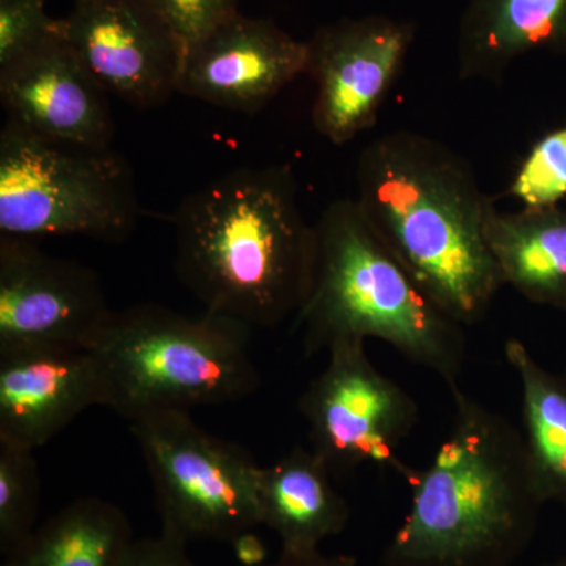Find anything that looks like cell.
<instances>
[{
    "mask_svg": "<svg viewBox=\"0 0 566 566\" xmlns=\"http://www.w3.org/2000/svg\"><path fill=\"white\" fill-rule=\"evenodd\" d=\"M300 411L312 449L331 471L364 464L403 476L409 471L398 449L419 422V406L371 364L365 342H342L327 352L326 367L301 395Z\"/></svg>",
    "mask_w": 566,
    "mask_h": 566,
    "instance_id": "obj_8",
    "label": "cell"
},
{
    "mask_svg": "<svg viewBox=\"0 0 566 566\" xmlns=\"http://www.w3.org/2000/svg\"><path fill=\"white\" fill-rule=\"evenodd\" d=\"M505 356L520 379L528 463L543 502L566 505V382L547 374L526 345L509 338Z\"/></svg>",
    "mask_w": 566,
    "mask_h": 566,
    "instance_id": "obj_19",
    "label": "cell"
},
{
    "mask_svg": "<svg viewBox=\"0 0 566 566\" xmlns=\"http://www.w3.org/2000/svg\"><path fill=\"white\" fill-rule=\"evenodd\" d=\"M452 430L405 479L412 501L386 547V566H512L535 534L543 502L524 436L504 416L450 387Z\"/></svg>",
    "mask_w": 566,
    "mask_h": 566,
    "instance_id": "obj_3",
    "label": "cell"
},
{
    "mask_svg": "<svg viewBox=\"0 0 566 566\" xmlns=\"http://www.w3.org/2000/svg\"><path fill=\"white\" fill-rule=\"evenodd\" d=\"M148 2L180 40L186 52L203 40L208 33L240 13L238 11L240 0H148Z\"/></svg>",
    "mask_w": 566,
    "mask_h": 566,
    "instance_id": "obj_23",
    "label": "cell"
},
{
    "mask_svg": "<svg viewBox=\"0 0 566 566\" xmlns=\"http://www.w3.org/2000/svg\"><path fill=\"white\" fill-rule=\"evenodd\" d=\"M133 542L120 506L85 497L33 528L2 566H117Z\"/></svg>",
    "mask_w": 566,
    "mask_h": 566,
    "instance_id": "obj_18",
    "label": "cell"
},
{
    "mask_svg": "<svg viewBox=\"0 0 566 566\" xmlns=\"http://www.w3.org/2000/svg\"><path fill=\"white\" fill-rule=\"evenodd\" d=\"M260 566H357L356 558L352 556H324V554L314 553L305 554V556H290V554H281L274 564H264Z\"/></svg>",
    "mask_w": 566,
    "mask_h": 566,
    "instance_id": "obj_26",
    "label": "cell"
},
{
    "mask_svg": "<svg viewBox=\"0 0 566 566\" xmlns=\"http://www.w3.org/2000/svg\"><path fill=\"white\" fill-rule=\"evenodd\" d=\"M415 22L365 14L322 25L307 40V74L315 82L312 123L319 136L345 145L374 128L406 59Z\"/></svg>",
    "mask_w": 566,
    "mask_h": 566,
    "instance_id": "obj_9",
    "label": "cell"
},
{
    "mask_svg": "<svg viewBox=\"0 0 566 566\" xmlns=\"http://www.w3.org/2000/svg\"><path fill=\"white\" fill-rule=\"evenodd\" d=\"M485 240L504 285L535 304L566 308V208L488 207Z\"/></svg>",
    "mask_w": 566,
    "mask_h": 566,
    "instance_id": "obj_17",
    "label": "cell"
},
{
    "mask_svg": "<svg viewBox=\"0 0 566 566\" xmlns=\"http://www.w3.org/2000/svg\"><path fill=\"white\" fill-rule=\"evenodd\" d=\"M553 566H566V560L558 562L557 565H553Z\"/></svg>",
    "mask_w": 566,
    "mask_h": 566,
    "instance_id": "obj_27",
    "label": "cell"
},
{
    "mask_svg": "<svg viewBox=\"0 0 566 566\" xmlns=\"http://www.w3.org/2000/svg\"><path fill=\"white\" fill-rule=\"evenodd\" d=\"M117 566H197L186 545L166 535L134 539Z\"/></svg>",
    "mask_w": 566,
    "mask_h": 566,
    "instance_id": "obj_24",
    "label": "cell"
},
{
    "mask_svg": "<svg viewBox=\"0 0 566 566\" xmlns=\"http://www.w3.org/2000/svg\"><path fill=\"white\" fill-rule=\"evenodd\" d=\"M129 164L112 148L36 136L7 120L0 132V234L120 241L139 221Z\"/></svg>",
    "mask_w": 566,
    "mask_h": 566,
    "instance_id": "obj_6",
    "label": "cell"
},
{
    "mask_svg": "<svg viewBox=\"0 0 566 566\" xmlns=\"http://www.w3.org/2000/svg\"><path fill=\"white\" fill-rule=\"evenodd\" d=\"M107 95L59 33L0 70L7 120L62 144L111 147L115 123Z\"/></svg>",
    "mask_w": 566,
    "mask_h": 566,
    "instance_id": "obj_13",
    "label": "cell"
},
{
    "mask_svg": "<svg viewBox=\"0 0 566 566\" xmlns=\"http://www.w3.org/2000/svg\"><path fill=\"white\" fill-rule=\"evenodd\" d=\"M248 327L158 304L112 311L85 348L106 382L107 405L129 423L164 411L243 400L260 387Z\"/></svg>",
    "mask_w": 566,
    "mask_h": 566,
    "instance_id": "obj_5",
    "label": "cell"
},
{
    "mask_svg": "<svg viewBox=\"0 0 566 566\" xmlns=\"http://www.w3.org/2000/svg\"><path fill=\"white\" fill-rule=\"evenodd\" d=\"M106 405L102 368L87 348L0 352V442L40 449L82 412Z\"/></svg>",
    "mask_w": 566,
    "mask_h": 566,
    "instance_id": "obj_14",
    "label": "cell"
},
{
    "mask_svg": "<svg viewBox=\"0 0 566 566\" xmlns=\"http://www.w3.org/2000/svg\"><path fill=\"white\" fill-rule=\"evenodd\" d=\"M48 0H0V70L39 50L57 35Z\"/></svg>",
    "mask_w": 566,
    "mask_h": 566,
    "instance_id": "obj_22",
    "label": "cell"
},
{
    "mask_svg": "<svg viewBox=\"0 0 566 566\" xmlns=\"http://www.w3.org/2000/svg\"><path fill=\"white\" fill-rule=\"evenodd\" d=\"M111 311L91 268L0 234V352L85 348Z\"/></svg>",
    "mask_w": 566,
    "mask_h": 566,
    "instance_id": "obj_11",
    "label": "cell"
},
{
    "mask_svg": "<svg viewBox=\"0 0 566 566\" xmlns=\"http://www.w3.org/2000/svg\"><path fill=\"white\" fill-rule=\"evenodd\" d=\"M233 554L241 566H260L266 564V547L259 536L251 531L243 532L233 539Z\"/></svg>",
    "mask_w": 566,
    "mask_h": 566,
    "instance_id": "obj_25",
    "label": "cell"
},
{
    "mask_svg": "<svg viewBox=\"0 0 566 566\" xmlns=\"http://www.w3.org/2000/svg\"><path fill=\"white\" fill-rule=\"evenodd\" d=\"M307 71V41L275 22L238 13L186 52L178 92L256 114Z\"/></svg>",
    "mask_w": 566,
    "mask_h": 566,
    "instance_id": "obj_12",
    "label": "cell"
},
{
    "mask_svg": "<svg viewBox=\"0 0 566 566\" xmlns=\"http://www.w3.org/2000/svg\"><path fill=\"white\" fill-rule=\"evenodd\" d=\"M35 450L0 442V549L10 554L35 528L40 472Z\"/></svg>",
    "mask_w": 566,
    "mask_h": 566,
    "instance_id": "obj_20",
    "label": "cell"
},
{
    "mask_svg": "<svg viewBox=\"0 0 566 566\" xmlns=\"http://www.w3.org/2000/svg\"><path fill=\"white\" fill-rule=\"evenodd\" d=\"M509 193L524 208L557 207L566 199V126L539 137L524 156Z\"/></svg>",
    "mask_w": 566,
    "mask_h": 566,
    "instance_id": "obj_21",
    "label": "cell"
},
{
    "mask_svg": "<svg viewBox=\"0 0 566 566\" xmlns=\"http://www.w3.org/2000/svg\"><path fill=\"white\" fill-rule=\"evenodd\" d=\"M175 270L208 314L279 326L304 307L316 266L289 164L230 170L181 200L172 216Z\"/></svg>",
    "mask_w": 566,
    "mask_h": 566,
    "instance_id": "obj_1",
    "label": "cell"
},
{
    "mask_svg": "<svg viewBox=\"0 0 566 566\" xmlns=\"http://www.w3.org/2000/svg\"><path fill=\"white\" fill-rule=\"evenodd\" d=\"M535 52L566 55V0H468L457 33L460 80L499 84Z\"/></svg>",
    "mask_w": 566,
    "mask_h": 566,
    "instance_id": "obj_15",
    "label": "cell"
},
{
    "mask_svg": "<svg viewBox=\"0 0 566 566\" xmlns=\"http://www.w3.org/2000/svg\"><path fill=\"white\" fill-rule=\"evenodd\" d=\"M331 475L326 461L304 447H294L274 464L260 468V524L277 534L282 554L318 553L324 539L345 531L352 512Z\"/></svg>",
    "mask_w": 566,
    "mask_h": 566,
    "instance_id": "obj_16",
    "label": "cell"
},
{
    "mask_svg": "<svg viewBox=\"0 0 566 566\" xmlns=\"http://www.w3.org/2000/svg\"><path fill=\"white\" fill-rule=\"evenodd\" d=\"M150 474L161 534L191 542L232 543L260 526V468L251 453L208 433L188 411L132 422Z\"/></svg>",
    "mask_w": 566,
    "mask_h": 566,
    "instance_id": "obj_7",
    "label": "cell"
},
{
    "mask_svg": "<svg viewBox=\"0 0 566 566\" xmlns=\"http://www.w3.org/2000/svg\"><path fill=\"white\" fill-rule=\"evenodd\" d=\"M314 285L293 327L314 356L342 342H385L401 356L461 386L464 326L423 292L371 229L354 199L334 200L315 222Z\"/></svg>",
    "mask_w": 566,
    "mask_h": 566,
    "instance_id": "obj_4",
    "label": "cell"
},
{
    "mask_svg": "<svg viewBox=\"0 0 566 566\" xmlns=\"http://www.w3.org/2000/svg\"><path fill=\"white\" fill-rule=\"evenodd\" d=\"M357 207L424 293L463 326L504 286L485 240L491 199L460 153L415 132L370 142L357 159Z\"/></svg>",
    "mask_w": 566,
    "mask_h": 566,
    "instance_id": "obj_2",
    "label": "cell"
},
{
    "mask_svg": "<svg viewBox=\"0 0 566 566\" xmlns=\"http://www.w3.org/2000/svg\"><path fill=\"white\" fill-rule=\"evenodd\" d=\"M59 36L99 85L150 109L178 92L186 51L148 0H76Z\"/></svg>",
    "mask_w": 566,
    "mask_h": 566,
    "instance_id": "obj_10",
    "label": "cell"
}]
</instances>
